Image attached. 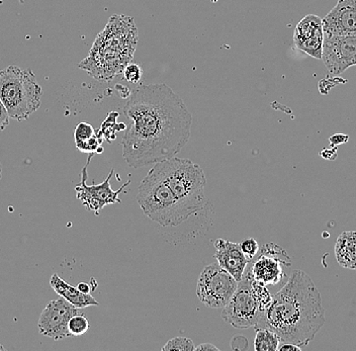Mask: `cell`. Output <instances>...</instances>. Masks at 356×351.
I'll return each mask as SVG.
<instances>
[{"label": "cell", "mask_w": 356, "mask_h": 351, "mask_svg": "<svg viewBox=\"0 0 356 351\" xmlns=\"http://www.w3.org/2000/svg\"><path fill=\"white\" fill-rule=\"evenodd\" d=\"M131 121L122 140L130 168H146L177 156L191 138L193 117L167 84L140 85L124 106Z\"/></svg>", "instance_id": "cell-1"}, {"label": "cell", "mask_w": 356, "mask_h": 351, "mask_svg": "<svg viewBox=\"0 0 356 351\" xmlns=\"http://www.w3.org/2000/svg\"><path fill=\"white\" fill-rule=\"evenodd\" d=\"M324 324L321 294L310 275L297 270L273 295L256 327L270 329L282 343L289 342L304 348L313 341Z\"/></svg>", "instance_id": "cell-2"}, {"label": "cell", "mask_w": 356, "mask_h": 351, "mask_svg": "<svg viewBox=\"0 0 356 351\" xmlns=\"http://www.w3.org/2000/svg\"><path fill=\"white\" fill-rule=\"evenodd\" d=\"M137 42L138 31L132 17L113 15L78 67L95 79L110 81L130 64Z\"/></svg>", "instance_id": "cell-3"}, {"label": "cell", "mask_w": 356, "mask_h": 351, "mask_svg": "<svg viewBox=\"0 0 356 351\" xmlns=\"http://www.w3.org/2000/svg\"><path fill=\"white\" fill-rule=\"evenodd\" d=\"M137 201L145 215L163 227H177L195 214L175 197L155 166L140 184Z\"/></svg>", "instance_id": "cell-4"}, {"label": "cell", "mask_w": 356, "mask_h": 351, "mask_svg": "<svg viewBox=\"0 0 356 351\" xmlns=\"http://www.w3.org/2000/svg\"><path fill=\"white\" fill-rule=\"evenodd\" d=\"M43 88L31 69L10 65L0 70V101L10 119H29L41 106Z\"/></svg>", "instance_id": "cell-5"}, {"label": "cell", "mask_w": 356, "mask_h": 351, "mask_svg": "<svg viewBox=\"0 0 356 351\" xmlns=\"http://www.w3.org/2000/svg\"><path fill=\"white\" fill-rule=\"evenodd\" d=\"M154 166L175 197L184 206L195 213L204 210L207 179L204 170L199 164L175 156L158 162Z\"/></svg>", "instance_id": "cell-6"}, {"label": "cell", "mask_w": 356, "mask_h": 351, "mask_svg": "<svg viewBox=\"0 0 356 351\" xmlns=\"http://www.w3.org/2000/svg\"><path fill=\"white\" fill-rule=\"evenodd\" d=\"M244 275L222 312V320L237 329L256 327L264 314L251 291L248 272Z\"/></svg>", "instance_id": "cell-7"}, {"label": "cell", "mask_w": 356, "mask_h": 351, "mask_svg": "<svg viewBox=\"0 0 356 351\" xmlns=\"http://www.w3.org/2000/svg\"><path fill=\"white\" fill-rule=\"evenodd\" d=\"M238 281L219 263L210 264L200 272L197 295L210 308H224L238 288Z\"/></svg>", "instance_id": "cell-8"}, {"label": "cell", "mask_w": 356, "mask_h": 351, "mask_svg": "<svg viewBox=\"0 0 356 351\" xmlns=\"http://www.w3.org/2000/svg\"><path fill=\"white\" fill-rule=\"evenodd\" d=\"M95 155L88 154V162H86L83 170H81V181L75 186V190L77 193V199H79L88 210L92 211L95 215H99L100 210L104 206H108V204H122L121 199H119V195L127 186H130L132 181H128L119 190H113L110 181L115 170H111L110 174L102 183L88 186L86 184L88 179V168Z\"/></svg>", "instance_id": "cell-9"}, {"label": "cell", "mask_w": 356, "mask_h": 351, "mask_svg": "<svg viewBox=\"0 0 356 351\" xmlns=\"http://www.w3.org/2000/svg\"><path fill=\"white\" fill-rule=\"evenodd\" d=\"M291 266V259L286 251L273 243L266 244L261 254L253 262L249 275L254 281L264 286H275L286 277L282 266Z\"/></svg>", "instance_id": "cell-10"}, {"label": "cell", "mask_w": 356, "mask_h": 351, "mask_svg": "<svg viewBox=\"0 0 356 351\" xmlns=\"http://www.w3.org/2000/svg\"><path fill=\"white\" fill-rule=\"evenodd\" d=\"M321 60L332 75L355 66L356 35H324Z\"/></svg>", "instance_id": "cell-11"}, {"label": "cell", "mask_w": 356, "mask_h": 351, "mask_svg": "<svg viewBox=\"0 0 356 351\" xmlns=\"http://www.w3.org/2000/svg\"><path fill=\"white\" fill-rule=\"evenodd\" d=\"M79 313V309L71 305L64 297L49 302L38 322L39 332L54 340L70 337L68 322L71 317Z\"/></svg>", "instance_id": "cell-12"}, {"label": "cell", "mask_w": 356, "mask_h": 351, "mask_svg": "<svg viewBox=\"0 0 356 351\" xmlns=\"http://www.w3.org/2000/svg\"><path fill=\"white\" fill-rule=\"evenodd\" d=\"M293 42L302 52L315 59L321 60L324 45L322 19L315 15L305 17L296 26Z\"/></svg>", "instance_id": "cell-13"}, {"label": "cell", "mask_w": 356, "mask_h": 351, "mask_svg": "<svg viewBox=\"0 0 356 351\" xmlns=\"http://www.w3.org/2000/svg\"><path fill=\"white\" fill-rule=\"evenodd\" d=\"M322 26L324 35H356V0H338Z\"/></svg>", "instance_id": "cell-14"}, {"label": "cell", "mask_w": 356, "mask_h": 351, "mask_svg": "<svg viewBox=\"0 0 356 351\" xmlns=\"http://www.w3.org/2000/svg\"><path fill=\"white\" fill-rule=\"evenodd\" d=\"M215 247L213 257L217 259L218 263L230 273L238 283L241 281L250 261L242 252L240 244L218 239L215 242Z\"/></svg>", "instance_id": "cell-15"}, {"label": "cell", "mask_w": 356, "mask_h": 351, "mask_svg": "<svg viewBox=\"0 0 356 351\" xmlns=\"http://www.w3.org/2000/svg\"><path fill=\"white\" fill-rule=\"evenodd\" d=\"M50 284L56 294L64 297L71 305L76 307L78 309L99 305V302L92 295L80 292L77 286H72L71 284L66 283L57 273H54L51 277Z\"/></svg>", "instance_id": "cell-16"}, {"label": "cell", "mask_w": 356, "mask_h": 351, "mask_svg": "<svg viewBox=\"0 0 356 351\" xmlns=\"http://www.w3.org/2000/svg\"><path fill=\"white\" fill-rule=\"evenodd\" d=\"M335 256L342 268L356 270V231H347L338 237Z\"/></svg>", "instance_id": "cell-17"}, {"label": "cell", "mask_w": 356, "mask_h": 351, "mask_svg": "<svg viewBox=\"0 0 356 351\" xmlns=\"http://www.w3.org/2000/svg\"><path fill=\"white\" fill-rule=\"evenodd\" d=\"M280 339L277 333L266 327H256L254 348L256 351H277Z\"/></svg>", "instance_id": "cell-18"}, {"label": "cell", "mask_w": 356, "mask_h": 351, "mask_svg": "<svg viewBox=\"0 0 356 351\" xmlns=\"http://www.w3.org/2000/svg\"><path fill=\"white\" fill-rule=\"evenodd\" d=\"M118 117H119L118 113L111 112L108 113V117H106V121L102 123V128H100V133L104 136V139L108 141V143H111L117 139L118 132H121L127 128L124 124L117 123Z\"/></svg>", "instance_id": "cell-19"}, {"label": "cell", "mask_w": 356, "mask_h": 351, "mask_svg": "<svg viewBox=\"0 0 356 351\" xmlns=\"http://www.w3.org/2000/svg\"><path fill=\"white\" fill-rule=\"evenodd\" d=\"M249 277H250L251 291H252L253 295H254L258 305H259L262 312L264 313L266 312V309L268 308L269 305H270L271 302H273V297L271 295L270 293H269V291L267 290L266 286L254 281V279L251 277L250 275H249Z\"/></svg>", "instance_id": "cell-20"}, {"label": "cell", "mask_w": 356, "mask_h": 351, "mask_svg": "<svg viewBox=\"0 0 356 351\" xmlns=\"http://www.w3.org/2000/svg\"><path fill=\"white\" fill-rule=\"evenodd\" d=\"M90 328L88 318L83 314L74 315L68 322V332L70 336H81L86 334Z\"/></svg>", "instance_id": "cell-21"}, {"label": "cell", "mask_w": 356, "mask_h": 351, "mask_svg": "<svg viewBox=\"0 0 356 351\" xmlns=\"http://www.w3.org/2000/svg\"><path fill=\"white\" fill-rule=\"evenodd\" d=\"M195 348L193 340L186 337H177V338L169 340L162 348V351H193Z\"/></svg>", "instance_id": "cell-22"}, {"label": "cell", "mask_w": 356, "mask_h": 351, "mask_svg": "<svg viewBox=\"0 0 356 351\" xmlns=\"http://www.w3.org/2000/svg\"><path fill=\"white\" fill-rule=\"evenodd\" d=\"M95 128L88 123H80L76 126L74 132L75 145H81L84 142L88 141L90 138L95 136Z\"/></svg>", "instance_id": "cell-23"}, {"label": "cell", "mask_w": 356, "mask_h": 351, "mask_svg": "<svg viewBox=\"0 0 356 351\" xmlns=\"http://www.w3.org/2000/svg\"><path fill=\"white\" fill-rule=\"evenodd\" d=\"M240 247H241L242 252L244 253L245 256L250 261L254 259L258 251L260 250L259 244L253 238L243 240V241L240 243Z\"/></svg>", "instance_id": "cell-24"}, {"label": "cell", "mask_w": 356, "mask_h": 351, "mask_svg": "<svg viewBox=\"0 0 356 351\" xmlns=\"http://www.w3.org/2000/svg\"><path fill=\"white\" fill-rule=\"evenodd\" d=\"M124 79L130 83L136 84L142 79L141 67L137 64H128L122 71Z\"/></svg>", "instance_id": "cell-25"}, {"label": "cell", "mask_w": 356, "mask_h": 351, "mask_svg": "<svg viewBox=\"0 0 356 351\" xmlns=\"http://www.w3.org/2000/svg\"><path fill=\"white\" fill-rule=\"evenodd\" d=\"M8 125H10V115L4 108L3 104L0 101V132H2Z\"/></svg>", "instance_id": "cell-26"}, {"label": "cell", "mask_w": 356, "mask_h": 351, "mask_svg": "<svg viewBox=\"0 0 356 351\" xmlns=\"http://www.w3.org/2000/svg\"><path fill=\"white\" fill-rule=\"evenodd\" d=\"M349 140L348 135L345 134H335L329 138L331 147H337V146L342 145V144L347 143Z\"/></svg>", "instance_id": "cell-27"}, {"label": "cell", "mask_w": 356, "mask_h": 351, "mask_svg": "<svg viewBox=\"0 0 356 351\" xmlns=\"http://www.w3.org/2000/svg\"><path fill=\"white\" fill-rule=\"evenodd\" d=\"M320 156L323 159L334 161V160L337 159V147L323 149L321 152H320Z\"/></svg>", "instance_id": "cell-28"}, {"label": "cell", "mask_w": 356, "mask_h": 351, "mask_svg": "<svg viewBox=\"0 0 356 351\" xmlns=\"http://www.w3.org/2000/svg\"><path fill=\"white\" fill-rule=\"evenodd\" d=\"M233 341L237 342L238 345L234 346L233 350H248V341L243 336H235L232 339Z\"/></svg>", "instance_id": "cell-29"}, {"label": "cell", "mask_w": 356, "mask_h": 351, "mask_svg": "<svg viewBox=\"0 0 356 351\" xmlns=\"http://www.w3.org/2000/svg\"><path fill=\"white\" fill-rule=\"evenodd\" d=\"M302 348L299 345L289 342H282V345H280L278 351H300Z\"/></svg>", "instance_id": "cell-30"}, {"label": "cell", "mask_w": 356, "mask_h": 351, "mask_svg": "<svg viewBox=\"0 0 356 351\" xmlns=\"http://www.w3.org/2000/svg\"><path fill=\"white\" fill-rule=\"evenodd\" d=\"M195 351H200V350H219V348H217V346L213 345V344L211 343H204L200 344L199 346H195Z\"/></svg>", "instance_id": "cell-31"}, {"label": "cell", "mask_w": 356, "mask_h": 351, "mask_svg": "<svg viewBox=\"0 0 356 351\" xmlns=\"http://www.w3.org/2000/svg\"><path fill=\"white\" fill-rule=\"evenodd\" d=\"M77 288L80 291V292L83 293V294H90V284L86 283H80L78 284Z\"/></svg>", "instance_id": "cell-32"}, {"label": "cell", "mask_w": 356, "mask_h": 351, "mask_svg": "<svg viewBox=\"0 0 356 351\" xmlns=\"http://www.w3.org/2000/svg\"><path fill=\"white\" fill-rule=\"evenodd\" d=\"M2 179V166L1 163H0V181H1Z\"/></svg>", "instance_id": "cell-33"}, {"label": "cell", "mask_w": 356, "mask_h": 351, "mask_svg": "<svg viewBox=\"0 0 356 351\" xmlns=\"http://www.w3.org/2000/svg\"><path fill=\"white\" fill-rule=\"evenodd\" d=\"M0 350H4V348L2 345H0Z\"/></svg>", "instance_id": "cell-34"}]
</instances>
